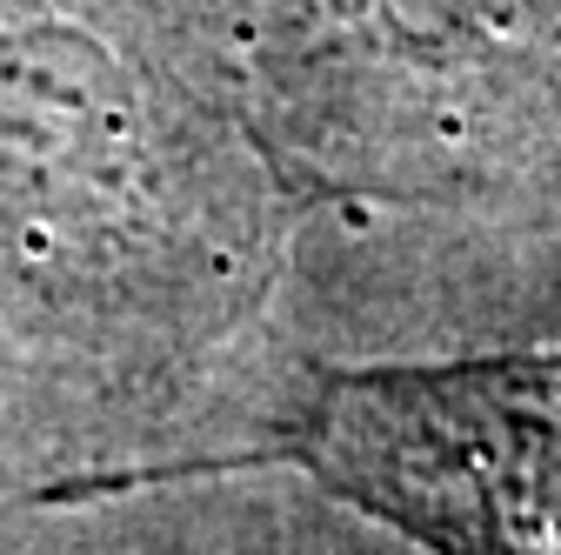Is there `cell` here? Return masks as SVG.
Segmentation results:
<instances>
[{
	"label": "cell",
	"mask_w": 561,
	"mask_h": 555,
	"mask_svg": "<svg viewBox=\"0 0 561 555\" xmlns=\"http://www.w3.org/2000/svg\"><path fill=\"white\" fill-rule=\"evenodd\" d=\"M314 462L448 555H561V362L355 375L314 415Z\"/></svg>",
	"instance_id": "1"
}]
</instances>
